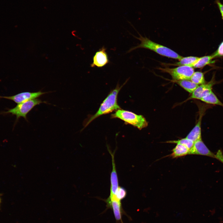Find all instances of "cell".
<instances>
[{
	"instance_id": "2e32d148",
	"label": "cell",
	"mask_w": 223,
	"mask_h": 223,
	"mask_svg": "<svg viewBox=\"0 0 223 223\" xmlns=\"http://www.w3.org/2000/svg\"><path fill=\"white\" fill-rule=\"evenodd\" d=\"M199 58V57L193 56L182 57L178 62L170 65L178 66H187L192 67Z\"/></svg>"
},
{
	"instance_id": "ffe728a7",
	"label": "cell",
	"mask_w": 223,
	"mask_h": 223,
	"mask_svg": "<svg viewBox=\"0 0 223 223\" xmlns=\"http://www.w3.org/2000/svg\"><path fill=\"white\" fill-rule=\"evenodd\" d=\"M126 195L127 192L125 189L123 187L119 186L115 195L112 196H109V197L121 201L125 197Z\"/></svg>"
},
{
	"instance_id": "5b68a950",
	"label": "cell",
	"mask_w": 223,
	"mask_h": 223,
	"mask_svg": "<svg viewBox=\"0 0 223 223\" xmlns=\"http://www.w3.org/2000/svg\"><path fill=\"white\" fill-rule=\"evenodd\" d=\"M159 69L161 72L169 74L174 80H190L195 72L193 67L187 66H180L173 68H160Z\"/></svg>"
},
{
	"instance_id": "4fadbf2b",
	"label": "cell",
	"mask_w": 223,
	"mask_h": 223,
	"mask_svg": "<svg viewBox=\"0 0 223 223\" xmlns=\"http://www.w3.org/2000/svg\"><path fill=\"white\" fill-rule=\"evenodd\" d=\"M189 151L185 146L177 144L172 150V153L169 155V156L173 158L182 157L189 154Z\"/></svg>"
},
{
	"instance_id": "52a82bcc",
	"label": "cell",
	"mask_w": 223,
	"mask_h": 223,
	"mask_svg": "<svg viewBox=\"0 0 223 223\" xmlns=\"http://www.w3.org/2000/svg\"><path fill=\"white\" fill-rule=\"evenodd\" d=\"M199 116L198 121L195 127L187 135L186 138L195 142L201 138V124L203 116L207 109L205 105H198Z\"/></svg>"
},
{
	"instance_id": "3957f363",
	"label": "cell",
	"mask_w": 223,
	"mask_h": 223,
	"mask_svg": "<svg viewBox=\"0 0 223 223\" xmlns=\"http://www.w3.org/2000/svg\"><path fill=\"white\" fill-rule=\"evenodd\" d=\"M111 118H118L124 121L126 124L131 125L141 130L146 127L148 122L142 115H137L131 112L119 109L111 116Z\"/></svg>"
},
{
	"instance_id": "cb8c5ba5",
	"label": "cell",
	"mask_w": 223,
	"mask_h": 223,
	"mask_svg": "<svg viewBox=\"0 0 223 223\" xmlns=\"http://www.w3.org/2000/svg\"><path fill=\"white\" fill-rule=\"evenodd\" d=\"M0 197H1V195H0V204H1V198Z\"/></svg>"
},
{
	"instance_id": "7c38bea8",
	"label": "cell",
	"mask_w": 223,
	"mask_h": 223,
	"mask_svg": "<svg viewBox=\"0 0 223 223\" xmlns=\"http://www.w3.org/2000/svg\"><path fill=\"white\" fill-rule=\"evenodd\" d=\"M109 152L111 155L112 158V170L110 176V193L109 196L114 195L119 186L118 181L116 165L114 160V153H112L108 148Z\"/></svg>"
},
{
	"instance_id": "8fae6325",
	"label": "cell",
	"mask_w": 223,
	"mask_h": 223,
	"mask_svg": "<svg viewBox=\"0 0 223 223\" xmlns=\"http://www.w3.org/2000/svg\"><path fill=\"white\" fill-rule=\"evenodd\" d=\"M107 208L112 210L116 221L120 223H123L122 216L124 213L121 201L113 198L108 197L105 200Z\"/></svg>"
},
{
	"instance_id": "44dd1931",
	"label": "cell",
	"mask_w": 223,
	"mask_h": 223,
	"mask_svg": "<svg viewBox=\"0 0 223 223\" xmlns=\"http://www.w3.org/2000/svg\"><path fill=\"white\" fill-rule=\"evenodd\" d=\"M212 55L214 58L223 56V41L221 43L217 50Z\"/></svg>"
},
{
	"instance_id": "e0dca14e",
	"label": "cell",
	"mask_w": 223,
	"mask_h": 223,
	"mask_svg": "<svg viewBox=\"0 0 223 223\" xmlns=\"http://www.w3.org/2000/svg\"><path fill=\"white\" fill-rule=\"evenodd\" d=\"M214 58L212 55L205 56L199 57V59L193 65L192 67L195 68H201L207 65L212 63L214 62L212 59Z\"/></svg>"
},
{
	"instance_id": "8992f818",
	"label": "cell",
	"mask_w": 223,
	"mask_h": 223,
	"mask_svg": "<svg viewBox=\"0 0 223 223\" xmlns=\"http://www.w3.org/2000/svg\"><path fill=\"white\" fill-rule=\"evenodd\" d=\"M47 93L48 92H42L40 91L34 92H25L11 96H0V98H4L11 100L18 104L36 99Z\"/></svg>"
},
{
	"instance_id": "9a60e30c",
	"label": "cell",
	"mask_w": 223,
	"mask_h": 223,
	"mask_svg": "<svg viewBox=\"0 0 223 223\" xmlns=\"http://www.w3.org/2000/svg\"><path fill=\"white\" fill-rule=\"evenodd\" d=\"M200 100L208 104L216 105L223 107V103L219 100L212 90Z\"/></svg>"
},
{
	"instance_id": "30bf717a",
	"label": "cell",
	"mask_w": 223,
	"mask_h": 223,
	"mask_svg": "<svg viewBox=\"0 0 223 223\" xmlns=\"http://www.w3.org/2000/svg\"><path fill=\"white\" fill-rule=\"evenodd\" d=\"M189 155H204L215 158V155L207 147L202 138L194 142L193 146L189 151Z\"/></svg>"
},
{
	"instance_id": "603a6c76",
	"label": "cell",
	"mask_w": 223,
	"mask_h": 223,
	"mask_svg": "<svg viewBox=\"0 0 223 223\" xmlns=\"http://www.w3.org/2000/svg\"><path fill=\"white\" fill-rule=\"evenodd\" d=\"M215 2L218 7L222 18L223 19V4L220 2L219 0H216Z\"/></svg>"
},
{
	"instance_id": "9c48e42d",
	"label": "cell",
	"mask_w": 223,
	"mask_h": 223,
	"mask_svg": "<svg viewBox=\"0 0 223 223\" xmlns=\"http://www.w3.org/2000/svg\"><path fill=\"white\" fill-rule=\"evenodd\" d=\"M109 63L106 48L103 46L95 52L93 57V62L90 66L92 68H101Z\"/></svg>"
},
{
	"instance_id": "ba28073f",
	"label": "cell",
	"mask_w": 223,
	"mask_h": 223,
	"mask_svg": "<svg viewBox=\"0 0 223 223\" xmlns=\"http://www.w3.org/2000/svg\"><path fill=\"white\" fill-rule=\"evenodd\" d=\"M215 82L213 77L211 80L208 82L199 85L187 100L192 99H197L200 100L203 97L212 90V87L216 84Z\"/></svg>"
},
{
	"instance_id": "ac0fdd59",
	"label": "cell",
	"mask_w": 223,
	"mask_h": 223,
	"mask_svg": "<svg viewBox=\"0 0 223 223\" xmlns=\"http://www.w3.org/2000/svg\"><path fill=\"white\" fill-rule=\"evenodd\" d=\"M190 80L199 85L206 83L203 73L199 71L194 72Z\"/></svg>"
},
{
	"instance_id": "6da1fadb",
	"label": "cell",
	"mask_w": 223,
	"mask_h": 223,
	"mask_svg": "<svg viewBox=\"0 0 223 223\" xmlns=\"http://www.w3.org/2000/svg\"><path fill=\"white\" fill-rule=\"evenodd\" d=\"M128 80L127 79L121 86L117 84L115 88L111 91L103 101L97 112L94 115L89 116L85 121L84 128L98 117L121 109L117 103V96L121 88Z\"/></svg>"
},
{
	"instance_id": "5bb4252c",
	"label": "cell",
	"mask_w": 223,
	"mask_h": 223,
	"mask_svg": "<svg viewBox=\"0 0 223 223\" xmlns=\"http://www.w3.org/2000/svg\"><path fill=\"white\" fill-rule=\"evenodd\" d=\"M175 82L187 92L192 94L198 86L196 84L190 80H174Z\"/></svg>"
},
{
	"instance_id": "7402d4cb",
	"label": "cell",
	"mask_w": 223,
	"mask_h": 223,
	"mask_svg": "<svg viewBox=\"0 0 223 223\" xmlns=\"http://www.w3.org/2000/svg\"><path fill=\"white\" fill-rule=\"evenodd\" d=\"M215 158L223 164V154L221 150H218L215 155Z\"/></svg>"
},
{
	"instance_id": "277c9868",
	"label": "cell",
	"mask_w": 223,
	"mask_h": 223,
	"mask_svg": "<svg viewBox=\"0 0 223 223\" xmlns=\"http://www.w3.org/2000/svg\"><path fill=\"white\" fill-rule=\"evenodd\" d=\"M42 103H47L39 99H35L24 103L18 104L14 107L9 109L4 112L5 114H11L15 115L16 120L20 117L24 118L27 120V115L35 106Z\"/></svg>"
},
{
	"instance_id": "d6986e66",
	"label": "cell",
	"mask_w": 223,
	"mask_h": 223,
	"mask_svg": "<svg viewBox=\"0 0 223 223\" xmlns=\"http://www.w3.org/2000/svg\"><path fill=\"white\" fill-rule=\"evenodd\" d=\"M166 143L179 144L185 146L190 150L193 146L194 142L191 140L185 138L176 140L169 141Z\"/></svg>"
},
{
	"instance_id": "7a4b0ae2",
	"label": "cell",
	"mask_w": 223,
	"mask_h": 223,
	"mask_svg": "<svg viewBox=\"0 0 223 223\" xmlns=\"http://www.w3.org/2000/svg\"><path fill=\"white\" fill-rule=\"evenodd\" d=\"M139 37H136L141 41V43L130 49L128 53L139 48L148 49L163 56L180 60L183 57L172 49L161 45L155 43L147 37H144L139 34Z\"/></svg>"
}]
</instances>
